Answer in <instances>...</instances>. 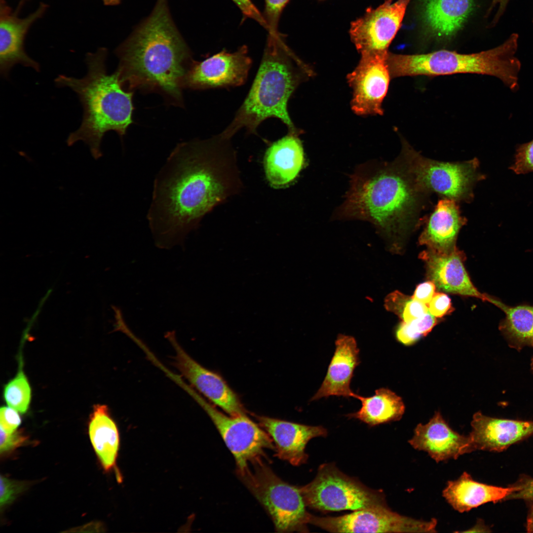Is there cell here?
Here are the masks:
<instances>
[{"mask_svg": "<svg viewBox=\"0 0 533 533\" xmlns=\"http://www.w3.org/2000/svg\"><path fill=\"white\" fill-rule=\"evenodd\" d=\"M236 158L220 133L177 145L155 177L147 215L157 247H183L207 213L240 190Z\"/></svg>", "mask_w": 533, "mask_h": 533, "instance_id": "obj_1", "label": "cell"}, {"mask_svg": "<svg viewBox=\"0 0 533 533\" xmlns=\"http://www.w3.org/2000/svg\"><path fill=\"white\" fill-rule=\"evenodd\" d=\"M115 53L116 71L124 89L157 93L166 103L184 107L185 80L194 60L171 19L166 0H158L150 16Z\"/></svg>", "mask_w": 533, "mask_h": 533, "instance_id": "obj_2", "label": "cell"}, {"mask_svg": "<svg viewBox=\"0 0 533 533\" xmlns=\"http://www.w3.org/2000/svg\"><path fill=\"white\" fill-rule=\"evenodd\" d=\"M427 195L398 157L391 162L372 160L357 166L350 175L343 201L333 218L367 221L397 246L418 223Z\"/></svg>", "mask_w": 533, "mask_h": 533, "instance_id": "obj_3", "label": "cell"}, {"mask_svg": "<svg viewBox=\"0 0 533 533\" xmlns=\"http://www.w3.org/2000/svg\"><path fill=\"white\" fill-rule=\"evenodd\" d=\"M314 75L311 67L290 49L278 33H268L249 91L232 120L220 133L230 139L242 129L256 134L259 125L270 118L280 120L288 131L301 133L290 116L288 104L299 86Z\"/></svg>", "mask_w": 533, "mask_h": 533, "instance_id": "obj_4", "label": "cell"}, {"mask_svg": "<svg viewBox=\"0 0 533 533\" xmlns=\"http://www.w3.org/2000/svg\"><path fill=\"white\" fill-rule=\"evenodd\" d=\"M107 53L105 48L87 53L85 59L87 71L83 77L60 75L55 79L57 86L74 91L83 108L81 124L69 135L68 145L83 142L95 159L103 155L101 144L106 132L114 131L122 138L133 122L134 92L123 89L116 71L108 74Z\"/></svg>", "mask_w": 533, "mask_h": 533, "instance_id": "obj_5", "label": "cell"}, {"mask_svg": "<svg viewBox=\"0 0 533 533\" xmlns=\"http://www.w3.org/2000/svg\"><path fill=\"white\" fill-rule=\"evenodd\" d=\"M519 36L512 34L499 45L472 54L441 50L414 54L388 52L386 62L391 78L404 76L450 75L459 73L486 75L499 79L513 91L519 88L521 64L515 56Z\"/></svg>", "mask_w": 533, "mask_h": 533, "instance_id": "obj_6", "label": "cell"}, {"mask_svg": "<svg viewBox=\"0 0 533 533\" xmlns=\"http://www.w3.org/2000/svg\"><path fill=\"white\" fill-rule=\"evenodd\" d=\"M249 464L237 470V475L268 513L277 532H307L309 513L300 487L282 480L262 457Z\"/></svg>", "mask_w": 533, "mask_h": 533, "instance_id": "obj_7", "label": "cell"}, {"mask_svg": "<svg viewBox=\"0 0 533 533\" xmlns=\"http://www.w3.org/2000/svg\"><path fill=\"white\" fill-rule=\"evenodd\" d=\"M398 157L418 187L428 194L435 192L444 198L470 201L474 187L485 179L476 158L462 162L439 161L424 157L405 140Z\"/></svg>", "mask_w": 533, "mask_h": 533, "instance_id": "obj_8", "label": "cell"}, {"mask_svg": "<svg viewBox=\"0 0 533 533\" xmlns=\"http://www.w3.org/2000/svg\"><path fill=\"white\" fill-rule=\"evenodd\" d=\"M300 489L306 506L319 511H356L387 505L382 492L368 488L332 463L321 465L315 478Z\"/></svg>", "mask_w": 533, "mask_h": 533, "instance_id": "obj_9", "label": "cell"}, {"mask_svg": "<svg viewBox=\"0 0 533 533\" xmlns=\"http://www.w3.org/2000/svg\"><path fill=\"white\" fill-rule=\"evenodd\" d=\"M308 524L332 533H434L437 520L415 519L393 511L387 505L354 511L338 517L310 513Z\"/></svg>", "mask_w": 533, "mask_h": 533, "instance_id": "obj_10", "label": "cell"}, {"mask_svg": "<svg viewBox=\"0 0 533 533\" xmlns=\"http://www.w3.org/2000/svg\"><path fill=\"white\" fill-rule=\"evenodd\" d=\"M194 395L233 455L237 470L243 469L257 458L265 457V450H274L273 441L269 435L246 414L226 415L198 395L195 393Z\"/></svg>", "mask_w": 533, "mask_h": 533, "instance_id": "obj_11", "label": "cell"}, {"mask_svg": "<svg viewBox=\"0 0 533 533\" xmlns=\"http://www.w3.org/2000/svg\"><path fill=\"white\" fill-rule=\"evenodd\" d=\"M411 0H387L352 22L350 36L361 56H385Z\"/></svg>", "mask_w": 533, "mask_h": 533, "instance_id": "obj_12", "label": "cell"}, {"mask_svg": "<svg viewBox=\"0 0 533 533\" xmlns=\"http://www.w3.org/2000/svg\"><path fill=\"white\" fill-rule=\"evenodd\" d=\"M252 65L246 45L233 52L225 49L201 61L194 60L186 76L184 89L230 88L245 83Z\"/></svg>", "mask_w": 533, "mask_h": 533, "instance_id": "obj_13", "label": "cell"}, {"mask_svg": "<svg viewBox=\"0 0 533 533\" xmlns=\"http://www.w3.org/2000/svg\"><path fill=\"white\" fill-rule=\"evenodd\" d=\"M386 55L361 56L358 65L347 75L353 90L351 107L356 114H383L382 103L391 78Z\"/></svg>", "mask_w": 533, "mask_h": 533, "instance_id": "obj_14", "label": "cell"}, {"mask_svg": "<svg viewBox=\"0 0 533 533\" xmlns=\"http://www.w3.org/2000/svg\"><path fill=\"white\" fill-rule=\"evenodd\" d=\"M165 337L175 349L174 365L183 377L202 395L228 415L245 414L237 396L224 379L189 355L178 343L174 331L167 332Z\"/></svg>", "mask_w": 533, "mask_h": 533, "instance_id": "obj_15", "label": "cell"}, {"mask_svg": "<svg viewBox=\"0 0 533 533\" xmlns=\"http://www.w3.org/2000/svg\"><path fill=\"white\" fill-rule=\"evenodd\" d=\"M47 5L41 3L33 13L19 18L4 0L0 4V72L7 78L11 69L17 64L40 71L39 64L31 58L24 49V40L31 26L45 12Z\"/></svg>", "mask_w": 533, "mask_h": 533, "instance_id": "obj_16", "label": "cell"}, {"mask_svg": "<svg viewBox=\"0 0 533 533\" xmlns=\"http://www.w3.org/2000/svg\"><path fill=\"white\" fill-rule=\"evenodd\" d=\"M419 258L425 264L428 278L439 290L490 302L491 296L481 293L471 282L463 264L465 256L457 248L446 252L427 249Z\"/></svg>", "mask_w": 533, "mask_h": 533, "instance_id": "obj_17", "label": "cell"}, {"mask_svg": "<svg viewBox=\"0 0 533 533\" xmlns=\"http://www.w3.org/2000/svg\"><path fill=\"white\" fill-rule=\"evenodd\" d=\"M466 453L476 450L501 452L533 434V421L492 418L478 412L471 422Z\"/></svg>", "mask_w": 533, "mask_h": 533, "instance_id": "obj_18", "label": "cell"}, {"mask_svg": "<svg viewBox=\"0 0 533 533\" xmlns=\"http://www.w3.org/2000/svg\"><path fill=\"white\" fill-rule=\"evenodd\" d=\"M256 418L272 439L275 456L294 466L306 462L308 457L305 449L311 439L326 437L328 434L322 426L307 425L265 416Z\"/></svg>", "mask_w": 533, "mask_h": 533, "instance_id": "obj_19", "label": "cell"}, {"mask_svg": "<svg viewBox=\"0 0 533 533\" xmlns=\"http://www.w3.org/2000/svg\"><path fill=\"white\" fill-rule=\"evenodd\" d=\"M408 442L414 449L426 452L439 462L457 459L466 454L469 437L453 430L436 412L427 423L418 424Z\"/></svg>", "mask_w": 533, "mask_h": 533, "instance_id": "obj_20", "label": "cell"}, {"mask_svg": "<svg viewBox=\"0 0 533 533\" xmlns=\"http://www.w3.org/2000/svg\"><path fill=\"white\" fill-rule=\"evenodd\" d=\"M359 349L355 338L340 334L335 341V350L325 377L311 400L330 396L354 397L350 387L354 370L360 363Z\"/></svg>", "mask_w": 533, "mask_h": 533, "instance_id": "obj_21", "label": "cell"}, {"mask_svg": "<svg viewBox=\"0 0 533 533\" xmlns=\"http://www.w3.org/2000/svg\"><path fill=\"white\" fill-rule=\"evenodd\" d=\"M301 134L288 131L267 149L264 157L265 171L273 188L279 189L288 186L303 168L305 157L299 138Z\"/></svg>", "mask_w": 533, "mask_h": 533, "instance_id": "obj_22", "label": "cell"}, {"mask_svg": "<svg viewBox=\"0 0 533 533\" xmlns=\"http://www.w3.org/2000/svg\"><path fill=\"white\" fill-rule=\"evenodd\" d=\"M457 202L444 198L438 201L428 218L419 238L420 245L439 252L456 248V240L460 228L466 224Z\"/></svg>", "mask_w": 533, "mask_h": 533, "instance_id": "obj_23", "label": "cell"}, {"mask_svg": "<svg viewBox=\"0 0 533 533\" xmlns=\"http://www.w3.org/2000/svg\"><path fill=\"white\" fill-rule=\"evenodd\" d=\"M517 489L516 486L503 488L481 483L464 472L457 479L448 482L442 495L454 509L462 513L507 498Z\"/></svg>", "mask_w": 533, "mask_h": 533, "instance_id": "obj_24", "label": "cell"}, {"mask_svg": "<svg viewBox=\"0 0 533 533\" xmlns=\"http://www.w3.org/2000/svg\"><path fill=\"white\" fill-rule=\"evenodd\" d=\"M473 6L474 0H424L423 22L434 37L450 38L462 28Z\"/></svg>", "mask_w": 533, "mask_h": 533, "instance_id": "obj_25", "label": "cell"}, {"mask_svg": "<svg viewBox=\"0 0 533 533\" xmlns=\"http://www.w3.org/2000/svg\"><path fill=\"white\" fill-rule=\"evenodd\" d=\"M88 433L92 445L103 469L107 472L117 471L116 462L120 447L119 433L107 406L103 404L94 406L89 418Z\"/></svg>", "mask_w": 533, "mask_h": 533, "instance_id": "obj_26", "label": "cell"}, {"mask_svg": "<svg viewBox=\"0 0 533 533\" xmlns=\"http://www.w3.org/2000/svg\"><path fill=\"white\" fill-rule=\"evenodd\" d=\"M354 398L361 401V407L357 412L346 416L357 419L370 426L399 420L405 412L402 398L387 388L376 390L375 394L370 397H363L355 393Z\"/></svg>", "mask_w": 533, "mask_h": 533, "instance_id": "obj_27", "label": "cell"}, {"mask_svg": "<svg viewBox=\"0 0 533 533\" xmlns=\"http://www.w3.org/2000/svg\"><path fill=\"white\" fill-rule=\"evenodd\" d=\"M490 303L503 311L499 329L509 345L520 350L533 342V306H508L492 297Z\"/></svg>", "mask_w": 533, "mask_h": 533, "instance_id": "obj_28", "label": "cell"}, {"mask_svg": "<svg viewBox=\"0 0 533 533\" xmlns=\"http://www.w3.org/2000/svg\"><path fill=\"white\" fill-rule=\"evenodd\" d=\"M386 309L397 315L403 322H410L428 312L427 305L399 291L389 293L384 299Z\"/></svg>", "mask_w": 533, "mask_h": 533, "instance_id": "obj_29", "label": "cell"}, {"mask_svg": "<svg viewBox=\"0 0 533 533\" xmlns=\"http://www.w3.org/2000/svg\"><path fill=\"white\" fill-rule=\"evenodd\" d=\"M3 395L10 407L22 414L27 411L31 400V388L22 370L5 385Z\"/></svg>", "mask_w": 533, "mask_h": 533, "instance_id": "obj_30", "label": "cell"}, {"mask_svg": "<svg viewBox=\"0 0 533 533\" xmlns=\"http://www.w3.org/2000/svg\"><path fill=\"white\" fill-rule=\"evenodd\" d=\"M437 323V318L428 312L410 322L400 323L395 330L396 338L405 345L412 344L427 335Z\"/></svg>", "mask_w": 533, "mask_h": 533, "instance_id": "obj_31", "label": "cell"}, {"mask_svg": "<svg viewBox=\"0 0 533 533\" xmlns=\"http://www.w3.org/2000/svg\"><path fill=\"white\" fill-rule=\"evenodd\" d=\"M509 169L516 174L533 172V140L518 147L514 162Z\"/></svg>", "mask_w": 533, "mask_h": 533, "instance_id": "obj_32", "label": "cell"}, {"mask_svg": "<svg viewBox=\"0 0 533 533\" xmlns=\"http://www.w3.org/2000/svg\"><path fill=\"white\" fill-rule=\"evenodd\" d=\"M289 0H265V19L268 33H276L278 22L282 10Z\"/></svg>", "mask_w": 533, "mask_h": 533, "instance_id": "obj_33", "label": "cell"}, {"mask_svg": "<svg viewBox=\"0 0 533 533\" xmlns=\"http://www.w3.org/2000/svg\"><path fill=\"white\" fill-rule=\"evenodd\" d=\"M427 306L428 312L436 318H441L454 310L450 298L444 293H435Z\"/></svg>", "mask_w": 533, "mask_h": 533, "instance_id": "obj_34", "label": "cell"}, {"mask_svg": "<svg viewBox=\"0 0 533 533\" xmlns=\"http://www.w3.org/2000/svg\"><path fill=\"white\" fill-rule=\"evenodd\" d=\"M0 505L1 507L11 502L23 489V485L0 476Z\"/></svg>", "mask_w": 533, "mask_h": 533, "instance_id": "obj_35", "label": "cell"}, {"mask_svg": "<svg viewBox=\"0 0 533 533\" xmlns=\"http://www.w3.org/2000/svg\"><path fill=\"white\" fill-rule=\"evenodd\" d=\"M0 452L2 454L11 451L22 445L27 437L21 431H14L9 433L0 429Z\"/></svg>", "mask_w": 533, "mask_h": 533, "instance_id": "obj_36", "label": "cell"}, {"mask_svg": "<svg viewBox=\"0 0 533 533\" xmlns=\"http://www.w3.org/2000/svg\"><path fill=\"white\" fill-rule=\"evenodd\" d=\"M21 422L17 411L11 407H2L0 410V429L9 433L14 432Z\"/></svg>", "mask_w": 533, "mask_h": 533, "instance_id": "obj_37", "label": "cell"}, {"mask_svg": "<svg viewBox=\"0 0 533 533\" xmlns=\"http://www.w3.org/2000/svg\"><path fill=\"white\" fill-rule=\"evenodd\" d=\"M232 0L237 5L245 17L255 20L265 28L268 29L265 17L260 13L251 0Z\"/></svg>", "mask_w": 533, "mask_h": 533, "instance_id": "obj_38", "label": "cell"}, {"mask_svg": "<svg viewBox=\"0 0 533 533\" xmlns=\"http://www.w3.org/2000/svg\"><path fill=\"white\" fill-rule=\"evenodd\" d=\"M436 287L432 281L423 282L417 286L412 297L421 303L428 305L435 294Z\"/></svg>", "mask_w": 533, "mask_h": 533, "instance_id": "obj_39", "label": "cell"}, {"mask_svg": "<svg viewBox=\"0 0 533 533\" xmlns=\"http://www.w3.org/2000/svg\"><path fill=\"white\" fill-rule=\"evenodd\" d=\"M515 486L517 489L509 495L507 498L533 499V478H523Z\"/></svg>", "mask_w": 533, "mask_h": 533, "instance_id": "obj_40", "label": "cell"}, {"mask_svg": "<svg viewBox=\"0 0 533 533\" xmlns=\"http://www.w3.org/2000/svg\"><path fill=\"white\" fill-rule=\"evenodd\" d=\"M509 0H492L491 5L487 11L488 14H489L493 8L496 6H498V9L495 14V17L491 23L492 26H495L501 17H502L506 10Z\"/></svg>", "mask_w": 533, "mask_h": 533, "instance_id": "obj_41", "label": "cell"}, {"mask_svg": "<svg viewBox=\"0 0 533 533\" xmlns=\"http://www.w3.org/2000/svg\"><path fill=\"white\" fill-rule=\"evenodd\" d=\"M527 529L528 532L533 533V508L527 520Z\"/></svg>", "mask_w": 533, "mask_h": 533, "instance_id": "obj_42", "label": "cell"}, {"mask_svg": "<svg viewBox=\"0 0 533 533\" xmlns=\"http://www.w3.org/2000/svg\"><path fill=\"white\" fill-rule=\"evenodd\" d=\"M106 5H115L118 4L120 0H102Z\"/></svg>", "mask_w": 533, "mask_h": 533, "instance_id": "obj_43", "label": "cell"}, {"mask_svg": "<svg viewBox=\"0 0 533 533\" xmlns=\"http://www.w3.org/2000/svg\"><path fill=\"white\" fill-rule=\"evenodd\" d=\"M26 0H21L20 3H19V5H18V6L21 8V6L23 5L24 2H25V1H26Z\"/></svg>", "mask_w": 533, "mask_h": 533, "instance_id": "obj_44", "label": "cell"}, {"mask_svg": "<svg viewBox=\"0 0 533 533\" xmlns=\"http://www.w3.org/2000/svg\"><path fill=\"white\" fill-rule=\"evenodd\" d=\"M531 346H532L533 347V342L532 343V344ZM531 369H532V371L533 372V358L532 359V361H531Z\"/></svg>", "mask_w": 533, "mask_h": 533, "instance_id": "obj_45", "label": "cell"}, {"mask_svg": "<svg viewBox=\"0 0 533 533\" xmlns=\"http://www.w3.org/2000/svg\"></svg>", "mask_w": 533, "mask_h": 533, "instance_id": "obj_46", "label": "cell"}]
</instances>
